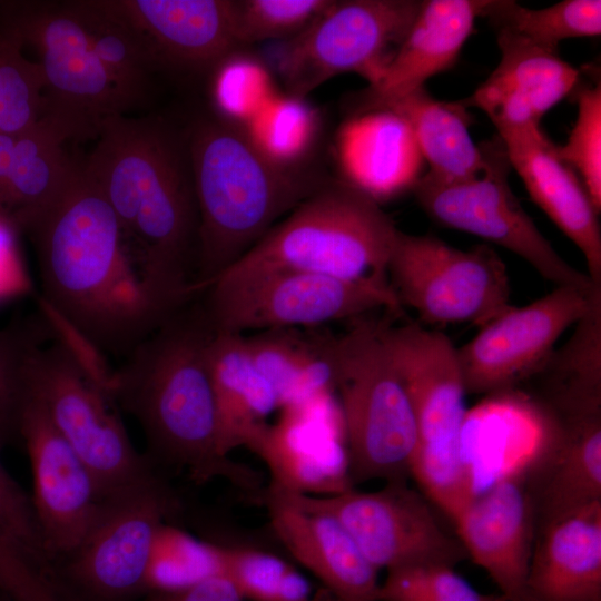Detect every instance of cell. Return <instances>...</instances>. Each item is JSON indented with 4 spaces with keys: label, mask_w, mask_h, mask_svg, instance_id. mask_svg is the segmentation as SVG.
Returning <instances> with one entry per match:
<instances>
[{
    "label": "cell",
    "mask_w": 601,
    "mask_h": 601,
    "mask_svg": "<svg viewBox=\"0 0 601 601\" xmlns=\"http://www.w3.org/2000/svg\"><path fill=\"white\" fill-rule=\"evenodd\" d=\"M82 166L110 205L147 295L171 315L194 298L198 240L185 129L160 117H109Z\"/></svg>",
    "instance_id": "6da1fadb"
},
{
    "label": "cell",
    "mask_w": 601,
    "mask_h": 601,
    "mask_svg": "<svg viewBox=\"0 0 601 601\" xmlns=\"http://www.w3.org/2000/svg\"><path fill=\"white\" fill-rule=\"evenodd\" d=\"M26 231L48 312L91 351L125 358L168 317L147 295L118 220L82 161Z\"/></svg>",
    "instance_id": "7a4b0ae2"
},
{
    "label": "cell",
    "mask_w": 601,
    "mask_h": 601,
    "mask_svg": "<svg viewBox=\"0 0 601 601\" xmlns=\"http://www.w3.org/2000/svg\"><path fill=\"white\" fill-rule=\"evenodd\" d=\"M214 331L191 299L144 338L110 375V394L141 425L152 454L199 483L221 477L258 491L260 477L219 452L208 362Z\"/></svg>",
    "instance_id": "3957f363"
},
{
    "label": "cell",
    "mask_w": 601,
    "mask_h": 601,
    "mask_svg": "<svg viewBox=\"0 0 601 601\" xmlns=\"http://www.w3.org/2000/svg\"><path fill=\"white\" fill-rule=\"evenodd\" d=\"M185 132L198 210L196 297L327 181L274 162L243 127L214 114Z\"/></svg>",
    "instance_id": "277c9868"
},
{
    "label": "cell",
    "mask_w": 601,
    "mask_h": 601,
    "mask_svg": "<svg viewBox=\"0 0 601 601\" xmlns=\"http://www.w3.org/2000/svg\"><path fill=\"white\" fill-rule=\"evenodd\" d=\"M397 230L375 199L343 180L327 181L221 275L292 270L388 282Z\"/></svg>",
    "instance_id": "5b68a950"
},
{
    "label": "cell",
    "mask_w": 601,
    "mask_h": 601,
    "mask_svg": "<svg viewBox=\"0 0 601 601\" xmlns=\"http://www.w3.org/2000/svg\"><path fill=\"white\" fill-rule=\"evenodd\" d=\"M382 322L358 319L331 341L334 391L353 485L406 480L418 445L415 414L383 342Z\"/></svg>",
    "instance_id": "8992f818"
},
{
    "label": "cell",
    "mask_w": 601,
    "mask_h": 601,
    "mask_svg": "<svg viewBox=\"0 0 601 601\" xmlns=\"http://www.w3.org/2000/svg\"><path fill=\"white\" fill-rule=\"evenodd\" d=\"M109 377L86 363L66 339L38 346L28 372L29 390L86 465L105 501L157 476L111 407Z\"/></svg>",
    "instance_id": "52a82bcc"
},
{
    "label": "cell",
    "mask_w": 601,
    "mask_h": 601,
    "mask_svg": "<svg viewBox=\"0 0 601 601\" xmlns=\"http://www.w3.org/2000/svg\"><path fill=\"white\" fill-rule=\"evenodd\" d=\"M215 333L314 327L385 308L403 311L388 282L274 270L217 277L198 296Z\"/></svg>",
    "instance_id": "ba28073f"
},
{
    "label": "cell",
    "mask_w": 601,
    "mask_h": 601,
    "mask_svg": "<svg viewBox=\"0 0 601 601\" xmlns=\"http://www.w3.org/2000/svg\"><path fill=\"white\" fill-rule=\"evenodd\" d=\"M0 24L37 53L42 115L62 121L76 141L96 140L107 118L134 107L95 56L69 1L0 2Z\"/></svg>",
    "instance_id": "9c48e42d"
},
{
    "label": "cell",
    "mask_w": 601,
    "mask_h": 601,
    "mask_svg": "<svg viewBox=\"0 0 601 601\" xmlns=\"http://www.w3.org/2000/svg\"><path fill=\"white\" fill-rule=\"evenodd\" d=\"M387 278L402 307L426 324L482 327L512 306L506 265L487 245L462 250L435 236L398 229Z\"/></svg>",
    "instance_id": "30bf717a"
},
{
    "label": "cell",
    "mask_w": 601,
    "mask_h": 601,
    "mask_svg": "<svg viewBox=\"0 0 601 601\" xmlns=\"http://www.w3.org/2000/svg\"><path fill=\"white\" fill-rule=\"evenodd\" d=\"M422 1L344 0L329 6L299 35L280 40L275 68L286 92L306 96L345 72L368 86L382 76Z\"/></svg>",
    "instance_id": "8fae6325"
},
{
    "label": "cell",
    "mask_w": 601,
    "mask_h": 601,
    "mask_svg": "<svg viewBox=\"0 0 601 601\" xmlns=\"http://www.w3.org/2000/svg\"><path fill=\"white\" fill-rule=\"evenodd\" d=\"M482 171L470 179L441 183L422 176L414 184L421 208L440 225L494 243L530 264L555 286L600 287L569 264L541 234L509 184L510 162L502 140L481 146Z\"/></svg>",
    "instance_id": "7c38bea8"
},
{
    "label": "cell",
    "mask_w": 601,
    "mask_h": 601,
    "mask_svg": "<svg viewBox=\"0 0 601 601\" xmlns=\"http://www.w3.org/2000/svg\"><path fill=\"white\" fill-rule=\"evenodd\" d=\"M178 509L171 489L158 475L105 501L81 545L67 560L60 579L72 601H132L148 592L161 529Z\"/></svg>",
    "instance_id": "4fadbf2b"
},
{
    "label": "cell",
    "mask_w": 601,
    "mask_h": 601,
    "mask_svg": "<svg viewBox=\"0 0 601 601\" xmlns=\"http://www.w3.org/2000/svg\"><path fill=\"white\" fill-rule=\"evenodd\" d=\"M266 491L302 508L339 521L367 561L377 570L441 564L454 568L467 553L457 535L440 522L427 497L406 480L390 481L377 491L354 489L334 495H305L272 487Z\"/></svg>",
    "instance_id": "5bb4252c"
},
{
    "label": "cell",
    "mask_w": 601,
    "mask_h": 601,
    "mask_svg": "<svg viewBox=\"0 0 601 601\" xmlns=\"http://www.w3.org/2000/svg\"><path fill=\"white\" fill-rule=\"evenodd\" d=\"M599 294L601 286L589 292L556 286L525 306H511L480 327L471 341L456 347L465 392L499 395L523 384Z\"/></svg>",
    "instance_id": "9a60e30c"
},
{
    "label": "cell",
    "mask_w": 601,
    "mask_h": 601,
    "mask_svg": "<svg viewBox=\"0 0 601 601\" xmlns=\"http://www.w3.org/2000/svg\"><path fill=\"white\" fill-rule=\"evenodd\" d=\"M19 437L31 465V501L48 562L67 559L97 524L105 500L86 465L28 385Z\"/></svg>",
    "instance_id": "2e32d148"
},
{
    "label": "cell",
    "mask_w": 601,
    "mask_h": 601,
    "mask_svg": "<svg viewBox=\"0 0 601 601\" xmlns=\"http://www.w3.org/2000/svg\"><path fill=\"white\" fill-rule=\"evenodd\" d=\"M381 333L415 414L418 445L414 455L461 452L466 392L456 347L445 334L413 323L382 322Z\"/></svg>",
    "instance_id": "e0dca14e"
},
{
    "label": "cell",
    "mask_w": 601,
    "mask_h": 601,
    "mask_svg": "<svg viewBox=\"0 0 601 601\" xmlns=\"http://www.w3.org/2000/svg\"><path fill=\"white\" fill-rule=\"evenodd\" d=\"M331 393L284 408L252 452L270 473L268 487L305 495H334L353 489L341 410Z\"/></svg>",
    "instance_id": "ac0fdd59"
},
{
    "label": "cell",
    "mask_w": 601,
    "mask_h": 601,
    "mask_svg": "<svg viewBox=\"0 0 601 601\" xmlns=\"http://www.w3.org/2000/svg\"><path fill=\"white\" fill-rule=\"evenodd\" d=\"M453 523L467 556L486 571L501 595L525 601L535 513L522 466L479 493Z\"/></svg>",
    "instance_id": "d6986e66"
},
{
    "label": "cell",
    "mask_w": 601,
    "mask_h": 601,
    "mask_svg": "<svg viewBox=\"0 0 601 601\" xmlns=\"http://www.w3.org/2000/svg\"><path fill=\"white\" fill-rule=\"evenodd\" d=\"M157 70L209 75L240 47L234 0H109Z\"/></svg>",
    "instance_id": "ffe728a7"
},
{
    "label": "cell",
    "mask_w": 601,
    "mask_h": 601,
    "mask_svg": "<svg viewBox=\"0 0 601 601\" xmlns=\"http://www.w3.org/2000/svg\"><path fill=\"white\" fill-rule=\"evenodd\" d=\"M536 453L522 464L532 495L535 534L548 524L601 501V414L542 415Z\"/></svg>",
    "instance_id": "44dd1931"
},
{
    "label": "cell",
    "mask_w": 601,
    "mask_h": 601,
    "mask_svg": "<svg viewBox=\"0 0 601 601\" xmlns=\"http://www.w3.org/2000/svg\"><path fill=\"white\" fill-rule=\"evenodd\" d=\"M510 166L532 200L583 254L588 275L601 285V230L589 194L540 126L497 131Z\"/></svg>",
    "instance_id": "7402d4cb"
},
{
    "label": "cell",
    "mask_w": 601,
    "mask_h": 601,
    "mask_svg": "<svg viewBox=\"0 0 601 601\" xmlns=\"http://www.w3.org/2000/svg\"><path fill=\"white\" fill-rule=\"evenodd\" d=\"M496 37L499 65L462 105L481 109L497 131L539 126L541 118L577 88L580 70L558 52L506 35Z\"/></svg>",
    "instance_id": "603a6c76"
},
{
    "label": "cell",
    "mask_w": 601,
    "mask_h": 601,
    "mask_svg": "<svg viewBox=\"0 0 601 601\" xmlns=\"http://www.w3.org/2000/svg\"><path fill=\"white\" fill-rule=\"evenodd\" d=\"M273 532L286 550L338 601H376L377 569L337 519L274 494L259 495Z\"/></svg>",
    "instance_id": "cb8c5ba5"
},
{
    "label": "cell",
    "mask_w": 601,
    "mask_h": 601,
    "mask_svg": "<svg viewBox=\"0 0 601 601\" xmlns=\"http://www.w3.org/2000/svg\"><path fill=\"white\" fill-rule=\"evenodd\" d=\"M487 0H424L380 79L368 86L357 114L378 110L452 68Z\"/></svg>",
    "instance_id": "d4e9b609"
},
{
    "label": "cell",
    "mask_w": 601,
    "mask_h": 601,
    "mask_svg": "<svg viewBox=\"0 0 601 601\" xmlns=\"http://www.w3.org/2000/svg\"><path fill=\"white\" fill-rule=\"evenodd\" d=\"M525 601H601V501L536 532Z\"/></svg>",
    "instance_id": "484cf974"
},
{
    "label": "cell",
    "mask_w": 601,
    "mask_h": 601,
    "mask_svg": "<svg viewBox=\"0 0 601 601\" xmlns=\"http://www.w3.org/2000/svg\"><path fill=\"white\" fill-rule=\"evenodd\" d=\"M335 151L341 180L377 203L416 183L417 148L406 125L390 111L357 114L344 122L337 131Z\"/></svg>",
    "instance_id": "4316f807"
},
{
    "label": "cell",
    "mask_w": 601,
    "mask_h": 601,
    "mask_svg": "<svg viewBox=\"0 0 601 601\" xmlns=\"http://www.w3.org/2000/svg\"><path fill=\"white\" fill-rule=\"evenodd\" d=\"M221 455L237 447L253 450L279 407L270 383L256 370L246 336L215 333L208 349Z\"/></svg>",
    "instance_id": "83f0119b"
},
{
    "label": "cell",
    "mask_w": 601,
    "mask_h": 601,
    "mask_svg": "<svg viewBox=\"0 0 601 601\" xmlns=\"http://www.w3.org/2000/svg\"><path fill=\"white\" fill-rule=\"evenodd\" d=\"M76 142L60 120L42 115L16 135L8 180V221L27 230L63 193L80 161L66 150Z\"/></svg>",
    "instance_id": "f1b7e54d"
},
{
    "label": "cell",
    "mask_w": 601,
    "mask_h": 601,
    "mask_svg": "<svg viewBox=\"0 0 601 601\" xmlns=\"http://www.w3.org/2000/svg\"><path fill=\"white\" fill-rule=\"evenodd\" d=\"M574 325L570 338L524 382L534 388L533 405L554 416L601 413V294Z\"/></svg>",
    "instance_id": "f546056e"
},
{
    "label": "cell",
    "mask_w": 601,
    "mask_h": 601,
    "mask_svg": "<svg viewBox=\"0 0 601 601\" xmlns=\"http://www.w3.org/2000/svg\"><path fill=\"white\" fill-rule=\"evenodd\" d=\"M378 110L394 114L406 125L428 164L425 176L455 183L473 178L484 168L483 149L470 135V117L462 104L436 100L420 88Z\"/></svg>",
    "instance_id": "4dcf8cb0"
},
{
    "label": "cell",
    "mask_w": 601,
    "mask_h": 601,
    "mask_svg": "<svg viewBox=\"0 0 601 601\" xmlns=\"http://www.w3.org/2000/svg\"><path fill=\"white\" fill-rule=\"evenodd\" d=\"M331 339L303 336L296 328L246 336L252 362L275 390L279 407L299 405L334 391Z\"/></svg>",
    "instance_id": "1f68e13d"
},
{
    "label": "cell",
    "mask_w": 601,
    "mask_h": 601,
    "mask_svg": "<svg viewBox=\"0 0 601 601\" xmlns=\"http://www.w3.org/2000/svg\"><path fill=\"white\" fill-rule=\"evenodd\" d=\"M69 4L115 86L132 106L138 105L157 69L137 32L109 0H77Z\"/></svg>",
    "instance_id": "d6a6232c"
},
{
    "label": "cell",
    "mask_w": 601,
    "mask_h": 601,
    "mask_svg": "<svg viewBox=\"0 0 601 601\" xmlns=\"http://www.w3.org/2000/svg\"><path fill=\"white\" fill-rule=\"evenodd\" d=\"M482 17L496 33L558 52L561 41L601 33L600 0H564L543 9H529L511 0H487Z\"/></svg>",
    "instance_id": "836d02e7"
},
{
    "label": "cell",
    "mask_w": 601,
    "mask_h": 601,
    "mask_svg": "<svg viewBox=\"0 0 601 601\" xmlns=\"http://www.w3.org/2000/svg\"><path fill=\"white\" fill-rule=\"evenodd\" d=\"M243 128L267 158L303 168L318 138L319 118L305 98L277 92Z\"/></svg>",
    "instance_id": "e575fe53"
},
{
    "label": "cell",
    "mask_w": 601,
    "mask_h": 601,
    "mask_svg": "<svg viewBox=\"0 0 601 601\" xmlns=\"http://www.w3.org/2000/svg\"><path fill=\"white\" fill-rule=\"evenodd\" d=\"M209 76L214 115L240 127L277 93L265 61L238 50L223 59Z\"/></svg>",
    "instance_id": "d590c367"
},
{
    "label": "cell",
    "mask_w": 601,
    "mask_h": 601,
    "mask_svg": "<svg viewBox=\"0 0 601 601\" xmlns=\"http://www.w3.org/2000/svg\"><path fill=\"white\" fill-rule=\"evenodd\" d=\"M18 39L0 24V132L18 135L43 110V85L38 65L22 53Z\"/></svg>",
    "instance_id": "8d00e7d4"
},
{
    "label": "cell",
    "mask_w": 601,
    "mask_h": 601,
    "mask_svg": "<svg viewBox=\"0 0 601 601\" xmlns=\"http://www.w3.org/2000/svg\"><path fill=\"white\" fill-rule=\"evenodd\" d=\"M43 343V327L33 321H16L0 328V450L19 437L29 365Z\"/></svg>",
    "instance_id": "74e56055"
},
{
    "label": "cell",
    "mask_w": 601,
    "mask_h": 601,
    "mask_svg": "<svg viewBox=\"0 0 601 601\" xmlns=\"http://www.w3.org/2000/svg\"><path fill=\"white\" fill-rule=\"evenodd\" d=\"M332 0H234L239 47L286 40L304 31Z\"/></svg>",
    "instance_id": "f35d334b"
},
{
    "label": "cell",
    "mask_w": 601,
    "mask_h": 601,
    "mask_svg": "<svg viewBox=\"0 0 601 601\" xmlns=\"http://www.w3.org/2000/svg\"><path fill=\"white\" fill-rule=\"evenodd\" d=\"M578 116L559 157L579 176L595 209L601 210V85L577 92Z\"/></svg>",
    "instance_id": "ab89813d"
},
{
    "label": "cell",
    "mask_w": 601,
    "mask_h": 601,
    "mask_svg": "<svg viewBox=\"0 0 601 601\" xmlns=\"http://www.w3.org/2000/svg\"><path fill=\"white\" fill-rule=\"evenodd\" d=\"M479 593L454 568L420 564L392 569L378 585L376 601H503Z\"/></svg>",
    "instance_id": "60d3db41"
},
{
    "label": "cell",
    "mask_w": 601,
    "mask_h": 601,
    "mask_svg": "<svg viewBox=\"0 0 601 601\" xmlns=\"http://www.w3.org/2000/svg\"><path fill=\"white\" fill-rule=\"evenodd\" d=\"M223 575L244 600L273 601L289 563L276 554L250 548L218 545Z\"/></svg>",
    "instance_id": "b9f144b4"
},
{
    "label": "cell",
    "mask_w": 601,
    "mask_h": 601,
    "mask_svg": "<svg viewBox=\"0 0 601 601\" xmlns=\"http://www.w3.org/2000/svg\"><path fill=\"white\" fill-rule=\"evenodd\" d=\"M0 592L11 601H60L48 574L1 526Z\"/></svg>",
    "instance_id": "7bdbcfd3"
},
{
    "label": "cell",
    "mask_w": 601,
    "mask_h": 601,
    "mask_svg": "<svg viewBox=\"0 0 601 601\" xmlns=\"http://www.w3.org/2000/svg\"><path fill=\"white\" fill-rule=\"evenodd\" d=\"M0 526L17 540L49 572L41 533L31 497L0 461Z\"/></svg>",
    "instance_id": "ee69618b"
},
{
    "label": "cell",
    "mask_w": 601,
    "mask_h": 601,
    "mask_svg": "<svg viewBox=\"0 0 601 601\" xmlns=\"http://www.w3.org/2000/svg\"><path fill=\"white\" fill-rule=\"evenodd\" d=\"M139 601H244V599L228 578L217 574L183 589L150 591Z\"/></svg>",
    "instance_id": "f6af8a7d"
},
{
    "label": "cell",
    "mask_w": 601,
    "mask_h": 601,
    "mask_svg": "<svg viewBox=\"0 0 601 601\" xmlns=\"http://www.w3.org/2000/svg\"><path fill=\"white\" fill-rule=\"evenodd\" d=\"M308 580L290 564L284 572L273 601H313Z\"/></svg>",
    "instance_id": "bcb514c9"
},
{
    "label": "cell",
    "mask_w": 601,
    "mask_h": 601,
    "mask_svg": "<svg viewBox=\"0 0 601 601\" xmlns=\"http://www.w3.org/2000/svg\"><path fill=\"white\" fill-rule=\"evenodd\" d=\"M16 135L0 132V218L8 224V180ZM10 225V224H9ZM11 226V225H10ZM12 227V226H11Z\"/></svg>",
    "instance_id": "7dc6e473"
},
{
    "label": "cell",
    "mask_w": 601,
    "mask_h": 601,
    "mask_svg": "<svg viewBox=\"0 0 601 601\" xmlns=\"http://www.w3.org/2000/svg\"><path fill=\"white\" fill-rule=\"evenodd\" d=\"M313 601H338V600L335 599V598L329 593V598H328V599H325V598L316 599V598H314Z\"/></svg>",
    "instance_id": "c3c4849f"
},
{
    "label": "cell",
    "mask_w": 601,
    "mask_h": 601,
    "mask_svg": "<svg viewBox=\"0 0 601 601\" xmlns=\"http://www.w3.org/2000/svg\"><path fill=\"white\" fill-rule=\"evenodd\" d=\"M0 601H11L7 595L0 592Z\"/></svg>",
    "instance_id": "681fc988"
},
{
    "label": "cell",
    "mask_w": 601,
    "mask_h": 601,
    "mask_svg": "<svg viewBox=\"0 0 601 601\" xmlns=\"http://www.w3.org/2000/svg\"><path fill=\"white\" fill-rule=\"evenodd\" d=\"M503 601H506L505 599Z\"/></svg>",
    "instance_id": "f907efd6"
}]
</instances>
